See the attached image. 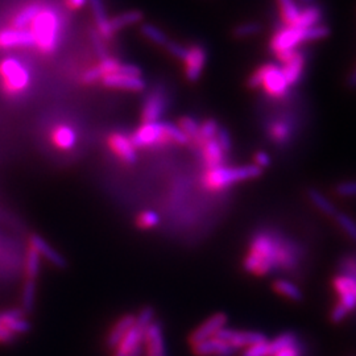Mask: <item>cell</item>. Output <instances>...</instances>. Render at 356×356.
<instances>
[{"instance_id":"816d5d0a","label":"cell","mask_w":356,"mask_h":356,"mask_svg":"<svg viewBox=\"0 0 356 356\" xmlns=\"http://www.w3.org/2000/svg\"><path fill=\"white\" fill-rule=\"evenodd\" d=\"M118 74H123V76H141L140 67L135 66V65L122 64L119 67Z\"/></svg>"},{"instance_id":"8fae6325","label":"cell","mask_w":356,"mask_h":356,"mask_svg":"<svg viewBox=\"0 0 356 356\" xmlns=\"http://www.w3.org/2000/svg\"><path fill=\"white\" fill-rule=\"evenodd\" d=\"M229 322V317L225 313H216L211 317L204 321L195 330L193 331L189 337V344L200 343L206 339H210L213 337H216V332L222 330L223 327H226Z\"/></svg>"},{"instance_id":"277c9868","label":"cell","mask_w":356,"mask_h":356,"mask_svg":"<svg viewBox=\"0 0 356 356\" xmlns=\"http://www.w3.org/2000/svg\"><path fill=\"white\" fill-rule=\"evenodd\" d=\"M250 89H259L263 86L266 92L275 98H282L289 92V83L285 78L282 66L267 64L259 67L251 74L247 82Z\"/></svg>"},{"instance_id":"83f0119b","label":"cell","mask_w":356,"mask_h":356,"mask_svg":"<svg viewBox=\"0 0 356 356\" xmlns=\"http://www.w3.org/2000/svg\"><path fill=\"white\" fill-rule=\"evenodd\" d=\"M280 6L281 16L285 26H294L301 15V8L296 0H277Z\"/></svg>"},{"instance_id":"2e32d148","label":"cell","mask_w":356,"mask_h":356,"mask_svg":"<svg viewBox=\"0 0 356 356\" xmlns=\"http://www.w3.org/2000/svg\"><path fill=\"white\" fill-rule=\"evenodd\" d=\"M165 108V99H164V91L161 89H156L149 94V97L145 99L144 108H143V123H154L159 122L161 114Z\"/></svg>"},{"instance_id":"ac0fdd59","label":"cell","mask_w":356,"mask_h":356,"mask_svg":"<svg viewBox=\"0 0 356 356\" xmlns=\"http://www.w3.org/2000/svg\"><path fill=\"white\" fill-rule=\"evenodd\" d=\"M29 247L33 248L38 252L40 257L47 259L51 266L57 268L66 267V260L64 256L56 251L51 244L45 242L41 236L38 235H31L29 238Z\"/></svg>"},{"instance_id":"4fadbf2b","label":"cell","mask_w":356,"mask_h":356,"mask_svg":"<svg viewBox=\"0 0 356 356\" xmlns=\"http://www.w3.org/2000/svg\"><path fill=\"white\" fill-rule=\"evenodd\" d=\"M191 350L197 356H235L238 353L236 348L216 337L191 346Z\"/></svg>"},{"instance_id":"44dd1931","label":"cell","mask_w":356,"mask_h":356,"mask_svg":"<svg viewBox=\"0 0 356 356\" xmlns=\"http://www.w3.org/2000/svg\"><path fill=\"white\" fill-rule=\"evenodd\" d=\"M305 63V54L298 49L293 54L292 58L288 60L282 66L284 74H285V78L291 88L301 81V76L304 74Z\"/></svg>"},{"instance_id":"7402d4cb","label":"cell","mask_w":356,"mask_h":356,"mask_svg":"<svg viewBox=\"0 0 356 356\" xmlns=\"http://www.w3.org/2000/svg\"><path fill=\"white\" fill-rule=\"evenodd\" d=\"M90 6H91V10H92V15H94V19H95V23H97L99 36H102L104 40H110L113 38L114 33L111 31L110 20L107 17L102 0H90Z\"/></svg>"},{"instance_id":"bcb514c9","label":"cell","mask_w":356,"mask_h":356,"mask_svg":"<svg viewBox=\"0 0 356 356\" xmlns=\"http://www.w3.org/2000/svg\"><path fill=\"white\" fill-rule=\"evenodd\" d=\"M335 193L339 197H344V198L356 197V179H354V181H344V182L338 184L337 188H335Z\"/></svg>"},{"instance_id":"4dcf8cb0","label":"cell","mask_w":356,"mask_h":356,"mask_svg":"<svg viewBox=\"0 0 356 356\" xmlns=\"http://www.w3.org/2000/svg\"><path fill=\"white\" fill-rule=\"evenodd\" d=\"M41 10H42V8H41V6H38V4H31V6H28V7L23 8L20 13L15 16V19L13 20V26H15L16 29H24L26 26H29V24L33 22V19L38 16V13H40Z\"/></svg>"},{"instance_id":"836d02e7","label":"cell","mask_w":356,"mask_h":356,"mask_svg":"<svg viewBox=\"0 0 356 356\" xmlns=\"http://www.w3.org/2000/svg\"><path fill=\"white\" fill-rule=\"evenodd\" d=\"M332 219L335 220V223L338 225V227L343 231L344 234L356 243V222L350 216H347L346 213H339L337 211V214L332 216Z\"/></svg>"},{"instance_id":"74e56055","label":"cell","mask_w":356,"mask_h":356,"mask_svg":"<svg viewBox=\"0 0 356 356\" xmlns=\"http://www.w3.org/2000/svg\"><path fill=\"white\" fill-rule=\"evenodd\" d=\"M141 33L148 40H151L154 44H157V45H163L164 47L166 42L169 41L168 38H166L165 33L160 28L152 26V24H144V26H141Z\"/></svg>"},{"instance_id":"d6986e66","label":"cell","mask_w":356,"mask_h":356,"mask_svg":"<svg viewBox=\"0 0 356 356\" xmlns=\"http://www.w3.org/2000/svg\"><path fill=\"white\" fill-rule=\"evenodd\" d=\"M103 85L113 89L129 90V91H143L147 83L141 76H123V74H110L103 76Z\"/></svg>"},{"instance_id":"ffe728a7","label":"cell","mask_w":356,"mask_h":356,"mask_svg":"<svg viewBox=\"0 0 356 356\" xmlns=\"http://www.w3.org/2000/svg\"><path fill=\"white\" fill-rule=\"evenodd\" d=\"M135 321L136 316L134 314H124L120 318H118L106 335V346L110 350H114L115 347L120 343V341L127 334L128 330L135 325Z\"/></svg>"},{"instance_id":"1f68e13d","label":"cell","mask_w":356,"mask_h":356,"mask_svg":"<svg viewBox=\"0 0 356 356\" xmlns=\"http://www.w3.org/2000/svg\"><path fill=\"white\" fill-rule=\"evenodd\" d=\"M300 337L297 332L294 331H285V332H281L280 335H277L276 338H273L272 341H269V347H270V353L272 355L277 351H280L282 348L288 347V346H292V344L300 342Z\"/></svg>"},{"instance_id":"60d3db41","label":"cell","mask_w":356,"mask_h":356,"mask_svg":"<svg viewBox=\"0 0 356 356\" xmlns=\"http://www.w3.org/2000/svg\"><path fill=\"white\" fill-rule=\"evenodd\" d=\"M160 223V216L152 210L143 211L136 219V225L139 229H148L156 227Z\"/></svg>"},{"instance_id":"681fc988","label":"cell","mask_w":356,"mask_h":356,"mask_svg":"<svg viewBox=\"0 0 356 356\" xmlns=\"http://www.w3.org/2000/svg\"><path fill=\"white\" fill-rule=\"evenodd\" d=\"M101 78H103L102 72L99 70V67H98V65H97V66L91 67L90 70H88V72L82 76V82L89 85V83H94V82L99 81Z\"/></svg>"},{"instance_id":"5bb4252c","label":"cell","mask_w":356,"mask_h":356,"mask_svg":"<svg viewBox=\"0 0 356 356\" xmlns=\"http://www.w3.org/2000/svg\"><path fill=\"white\" fill-rule=\"evenodd\" d=\"M35 47V38L26 29H3L0 31V49L31 48Z\"/></svg>"},{"instance_id":"b9f144b4","label":"cell","mask_w":356,"mask_h":356,"mask_svg":"<svg viewBox=\"0 0 356 356\" xmlns=\"http://www.w3.org/2000/svg\"><path fill=\"white\" fill-rule=\"evenodd\" d=\"M291 136V127L285 123H276L270 127V138L276 143H285Z\"/></svg>"},{"instance_id":"9f6ffc18","label":"cell","mask_w":356,"mask_h":356,"mask_svg":"<svg viewBox=\"0 0 356 356\" xmlns=\"http://www.w3.org/2000/svg\"><path fill=\"white\" fill-rule=\"evenodd\" d=\"M347 86L350 89H356V67L347 78Z\"/></svg>"},{"instance_id":"9c48e42d","label":"cell","mask_w":356,"mask_h":356,"mask_svg":"<svg viewBox=\"0 0 356 356\" xmlns=\"http://www.w3.org/2000/svg\"><path fill=\"white\" fill-rule=\"evenodd\" d=\"M143 356H168L163 325L156 319L144 331Z\"/></svg>"},{"instance_id":"f907efd6","label":"cell","mask_w":356,"mask_h":356,"mask_svg":"<svg viewBox=\"0 0 356 356\" xmlns=\"http://www.w3.org/2000/svg\"><path fill=\"white\" fill-rule=\"evenodd\" d=\"M90 36H91V38H92V45H94L95 51H97V53H98V56L101 57V60H104V58H107L108 56H107V53H106V49H104V47H103L102 40H101V36H99V33H97V32L91 31V32H90Z\"/></svg>"},{"instance_id":"7dc6e473","label":"cell","mask_w":356,"mask_h":356,"mask_svg":"<svg viewBox=\"0 0 356 356\" xmlns=\"http://www.w3.org/2000/svg\"><path fill=\"white\" fill-rule=\"evenodd\" d=\"M216 140L223 149V152L229 153L232 149V140L229 136V131L226 128L219 127L218 134H216Z\"/></svg>"},{"instance_id":"6f0895ef","label":"cell","mask_w":356,"mask_h":356,"mask_svg":"<svg viewBox=\"0 0 356 356\" xmlns=\"http://www.w3.org/2000/svg\"><path fill=\"white\" fill-rule=\"evenodd\" d=\"M298 1L304 3L306 6H309V4H314V0H298Z\"/></svg>"},{"instance_id":"e575fe53","label":"cell","mask_w":356,"mask_h":356,"mask_svg":"<svg viewBox=\"0 0 356 356\" xmlns=\"http://www.w3.org/2000/svg\"><path fill=\"white\" fill-rule=\"evenodd\" d=\"M36 300V281L26 280L22 292V306L23 312L28 313L33 309Z\"/></svg>"},{"instance_id":"d4e9b609","label":"cell","mask_w":356,"mask_h":356,"mask_svg":"<svg viewBox=\"0 0 356 356\" xmlns=\"http://www.w3.org/2000/svg\"><path fill=\"white\" fill-rule=\"evenodd\" d=\"M273 291L294 302H300L304 298L302 291L298 288V285H296L293 281L285 280V279L275 281Z\"/></svg>"},{"instance_id":"6da1fadb","label":"cell","mask_w":356,"mask_h":356,"mask_svg":"<svg viewBox=\"0 0 356 356\" xmlns=\"http://www.w3.org/2000/svg\"><path fill=\"white\" fill-rule=\"evenodd\" d=\"M300 247L296 243L282 238L277 232H256L251 243L250 252L243 260V268L256 276L285 269L291 270L298 266Z\"/></svg>"},{"instance_id":"d6a6232c","label":"cell","mask_w":356,"mask_h":356,"mask_svg":"<svg viewBox=\"0 0 356 356\" xmlns=\"http://www.w3.org/2000/svg\"><path fill=\"white\" fill-rule=\"evenodd\" d=\"M40 256L33 248H28L26 256V280L36 281L38 280V275H40Z\"/></svg>"},{"instance_id":"484cf974","label":"cell","mask_w":356,"mask_h":356,"mask_svg":"<svg viewBox=\"0 0 356 356\" xmlns=\"http://www.w3.org/2000/svg\"><path fill=\"white\" fill-rule=\"evenodd\" d=\"M321 19H322L321 7H318L317 4H309V6H306V8L301 10V15L294 26L309 28V26H317V24H321L319 23Z\"/></svg>"},{"instance_id":"5b68a950","label":"cell","mask_w":356,"mask_h":356,"mask_svg":"<svg viewBox=\"0 0 356 356\" xmlns=\"http://www.w3.org/2000/svg\"><path fill=\"white\" fill-rule=\"evenodd\" d=\"M306 41V28L294 26H280L270 41V51L277 56L281 63H286L298 47Z\"/></svg>"},{"instance_id":"52a82bcc","label":"cell","mask_w":356,"mask_h":356,"mask_svg":"<svg viewBox=\"0 0 356 356\" xmlns=\"http://www.w3.org/2000/svg\"><path fill=\"white\" fill-rule=\"evenodd\" d=\"M131 143L135 148L141 147H152L157 144H166L170 143L166 138L164 123L154 122V123H144L132 136Z\"/></svg>"},{"instance_id":"8992f818","label":"cell","mask_w":356,"mask_h":356,"mask_svg":"<svg viewBox=\"0 0 356 356\" xmlns=\"http://www.w3.org/2000/svg\"><path fill=\"white\" fill-rule=\"evenodd\" d=\"M3 89L10 95H17L29 86V73L26 66L15 58H7L0 64Z\"/></svg>"},{"instance_id":"c3c4849f","label":"cell","mask_w":356,"mask_h":356,"mask_svg":"<svg viewBox=\"0 0 356 356\" xmlns=\"http://www.w3.org/2000/svg\"><path fill=\"white\" fill-rule=\"evenodd\" d=\"M272 356H305V348L304 346L300 342L292 344V346H288L285 348H282L280 351L275 353Z\"/></svg>"},{"instance_id":"3957f363","label":"cell","mask_w":356,"mask_h":356,"mask_svg":"<svg viewBox=\"0 0 356 356\" xmlns=\"http://www.w3.org/2000/svg\"><path fill=\"white\" fill-rule=\"evenodd\" d=\"M263 169L254 165L242 166H218L209 169L204 176V185L213 191L226 189L236 182H242L247 179H254L261 175Z\"/></svg>"},{"instance_id":"8d00e7d4","label":"cell","mask_w":356,"mask_h":356,"mask_svg":"<svg viewBox=\"0 0 356 356\" xmlns=\"http://www.w3.org/2000/svg\"><path fill=\"white\" fill-rule=\"evenodd\" d=\"M164 129H165L166 138L170 143H176L179 145H185L189 143V138L185 135V132L179 128V126H176L173 123H164Z\"/></svg>"},{"instance_id":"603a6c76","label":"cell","mask_w":356,"mask_h":356,"mask_svg":"<svg viewBox=\"0 0 356 356\" xmlns=\"http://www.w3.org/2000/svg\"><path fill=\"white\" fill-rule=\"evenodd\" d=\"M51 140L53 144L60 149H64V151L72 149L74 148L76 143V132L67 126L57 127L51 135Z\"/></svg>"},{"instance_id":"f35d334b","label":"cell","mask_w":356,"mask_h":356,"mask_svg":"<svg viewBox=\"0 0 356 356\" xmlns=\"http://www.w3.org/2000/svg\"><path fill=\"white\" fill-rule=\"evenodd\" d=\"M218 129H219V124H218L216 119L206 120L204 124H201V127H200V139H198V143L204 144L206 141L216 139Z\"/></svg>"},{"instance_id":"7bdbcfd3","label":"cell","mask_w":356,"mask_h":356,"mask_svg":"<svg viewBox=\"0 0 356 356\" xmlns=\"http://www.w3.org/2000/svg\"><path fill=\"white\" fill-rule=\"evenodd\" d=\"M242 356H272L270 347H269V339L266 342L254 344V346L244 348Z\"/></svg>"},{"instance_id":"9a60e30c","label":"cell","mask_w":356,"mask_h":356,"mask_svg":"<svg viewBox=\"0 0 356 356\" xmlns=\"http://www.w3.org/2000/svg\"><path fill=\"white\" fill-rule=\"evenodd\" d=\"M0 323L16 337L24 335L31 330V323L26 319V313L19 309H7L0 312Z\"/></svg>"},{"instance_id":"f546056e","label":"cell","mask_w":356,"mask_h":356,"mask_svg":"<svg viewBox=\"0 0 356 356\" xmlns=\"http://www.w3.org/2000/svg\"><path fill=\"white\" fill-rule=\"evenodd\" d=\"M332 289L338 297L344 294L356 296V277L350 275H338L332 280Z\"/></svg>"},{"instance_id":"ee69618b","label":"cell","mask_w":356,"mask_h":356,"mask_svg":"<svg viewBox=\"0 0 356 356\" xmlns=\"http://www.w3.org/2000/svg\"><path fill=\"white\" fill-rule=\"evenodd\" d=\"M120 65L122 64L118 60L107 57L104 60H101V64L98 65V67L102 72V76H110V74H116L119 72Z\"/></svg>"},{"instance_id":"ab89813d","label":"cell","mask_w":356,"mask_h":356,"mask_svg":"<svg viewBox=\"0 0 356 356\" xmlns=\"http://www.w3.org/2000/svg\"><path fill=\"white\" fill-rule=\"evenodd\" d=\"M260 32H261V26L259 23H254V22L242 23V24L234 28V36L236 38H252Z\"/></svg>"},{"instance_id":"7c38bea8","label":"cell","mask_w":356,"mask_h":356,"mask_svg":"<svg viewBox=\"0 0 356 356\" xmlns=\"http://www.w3.org/2000/svg\"><path fill=\"white\" fill-rule=\"evenodd\" d=\"M207 60V53L204 47L201 45H193L189 48L188 56L185 58V76L188 81L197 82L202 73H204V65Z\"/></svg>"},{"instance_id":"cb8c5ba5","label":"cell","mask_w":356,"mask_h":356,"mask_svg":"<svg viewBox=\"0 0 356 356\" xmlns=\"http://www.w3.org/2000/svg\"><path fill=\"white\" fill-rule=\"evenodd\" d=\"M202 145H204V160H206V164L209 166V169L223 165L225 152L216 139L206 141Z\"/></svg>"},{"instance_id":"4316f807","label":"cell","mask_w":356,"mask_h":356,"mask_svg":"<svg viewBox=\"0 0 356 356\" xmlns=\"http://www.w3.org/2000/svg\"><path fill=\"white\" fill-rule=\"evenodd\" d=\"M307 195H309V200L312 201V204H314L319 211H322L325 216L332 218V216L337 214V211H338L337 207L318 189H309L307 191Z\"/></svg>"},{"instance_id":"ba28073f","label":"cell","mask_w":356,"mask_h":356,"mask_svg":"<svg viewBox=\"0 0 356 356\" xmlns=\"http://www.w3.org/2000/svg\"><path fill=\"white\" fill-rule=\"evenodd\" d=\"M216 338L227 342L234 348H247L254 344L261 343L268 341L267 335L259 331L235 330L223 327L216 334Z\"/></svg>"},{"instance_id":"d590c367","label":"cell","mask_w":356,"mask_h":356,"mask_svg":"<svg viewBox=\"0 0 356 356\" xmlns=\"http://www.w3.org/2000/svg\"><path fill=\"white\" fill-rule=\"evenodd\" d=\"M200 127H201V124L191 116H185L179 120V128L185 132V135L189 138V140H195L198 143Z\"/></svg>"},{"instance_id":"30bf717a","label":"cell","mask_w":356,"mask_h":356,"mask_svg":"<svg viewBox=\"0 0 356 356\" xmlns=\"http://www.w3.org/2000/svg\"><path fill=\"white\" fill-rule=\"evenodd\" d=\"M148 326L135 321V325L114 348L113 356H143V338Z\"/></svg>"},{"instance_id":"7a4b0ae2","label":"cell","mask_w":356,"mask_h":356,"mask_svg":"<svg viewBox=\"0 0 356 356\" xmlns=\"http://www.w3.org/2000/svg\"><path fill=\"white\" fill-rule=\"evenodd\" d=\"M31 24V33L35 38V47L44 53L56 51L60 40V20L57 13L42 8Z\"/></svg>"},{"instance_id":"e0dca14e","label":"cell","mask_w":356,"mask_h":356,"mask_svg":"<svg viewBox=\"0 0 356 356\" xmlns=\"http://www.w3.org/2000/svg\"><path fill=\"white\" fill-rule=\"evenodd\" d=\"M108 147L113 152L127 164H135L138 161L136 148L131 140L122 134H113L108 138Z\"/></svg>"},{"instance_id":"f6af8a7d","label":"cell","mask_w":356,"mask_h":356,"mask_svg":"<svg viewBox=\"0 0 356 356\" xmlns=\"http://www.w3.org/2000/svg\"><path fill=\"white\" fill-rule=\"evenodd\" d=\"M165 47L166 51H169L175 58L181 60V61H185V58H186V56H188V51H189V48L181 45V44H178V42H175V41H168L165 44Z\"/></svg>"},{"instance_id":"f1b7e54d","label":"cell","mask_w":356,"mask_h":356,"mask_svg":"<svg viewBox=\"0 0 356 356\" xmlns=\"http://www.w3.org/2000/svg\"><path fill=\"white\" fill-rule=\"evenodd\" d=\"M141 20H143V13L140 11H127V13L115 16L114 19L110 22V26H111L113 33H115L126 26L136 24Z\"/></svg>"},{"instance_id":"f5cc1de1","label":"cell","mask_w":356,"mask_h":356,"mask_svg":"<svg viewBox=\"0 0 356 356\" xmlns=\"http://www.w3.org/2000/svg\"><path fill=\"white\" fill-rule=\"evenodd\" d=\"M16 335L11 332V331L8 330V329H6L1 323H0V344H10L13 343L15 341H16Z\"/></svg>"},{"instance_id":"11a10c76","label":"cell","mask_w":356,"mask_h":356,"mask_svg":"<svg viewBox=\"0 0 356 356\" xmlns=\"http://www.w3.org/2000/svg\"><path fill=\"white\" fill-rule=\"evenodd\" d=\"M86 1L88 0H66V6L70 10H79V8H82L86 4Z\"/></svg>"},{"instance_id":"db71d44e","label":"cell","mask_w":356,"mask_h":356,"mask_svg":"<svg viewBox=\"0 0 356 356\" xmlns=\"http://www.w3.org/2000/svg\"><path fill=\"white\" fill-rule=\"evenodd\" d=\"M254 165L259 166L260 169H264L270 165V157L267 152H257L254 154Z\"/></svg>"}]
</instances>
